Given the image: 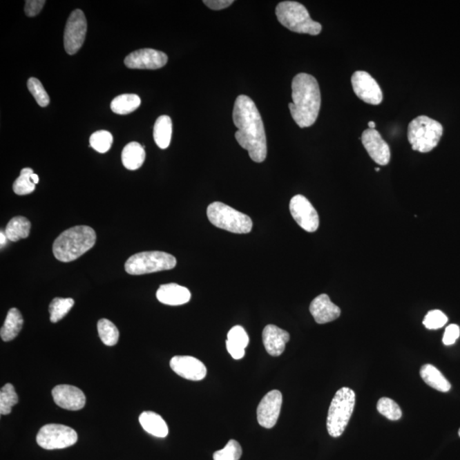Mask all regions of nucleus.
Wrapping results in <instances>:
<instances>
[{"instance_id": "1", "label": "nucleus", "mask_w": 460, "mask_h": 460, "mask_svg": "<svg viewBox=\"0 0 460 460\" xmlns=\"http://www.w3.org/2000/svg\"><path fill=\"white\" fill-rule=\"evenodd\" d=\"M236 126V138L249 153L254 162H264L267 157V141L260 113L249 97L240 95L236 98L233 111Z\"/></svg>"}, {"instance_id": "2", "label": "nucleus", "mask_w": 460, "mask_h": 460, "mask_svg": "<svg viewBox=\"0 0 460 460\" xmlns=\"http://www.w3.org/2000/svg\"><path fill=\"white\" fill-rule=\"evenodd\" d=\"M291 97L289 104L291 115L299 127L314 125L318 118L320 108V91L315 77L301 73L296 75L291 83Z\"/></svg>"}, {"instance_id": "3", "label": "nucleus", "mask_w": 460, "mask_h": 460, "mask_svg": "<svg viewBox=\"0 0 460 460\" xmlns=\"http://www.w3.org/2000/svg\"><path fill=\"white\" fill-rule=\"evenodd\" d=\"M97 235L89 226H75L65 230L53 243L55 258L61 262H69L76 260L96 243Z\"/></svg>"}, {"instance_id": "4", "label": "nucleus", "mask_w": 460, "mask_h": 460, "mask_svg": "<svg viewBox=\"0 0 460 460\" xmlns=\"http://www.w3.org/2000/svg\"><path fill=\"white\" fill-rule=\"evenodd\" d=\"M276 14L281 25L298 34L318 35L323 29L319 23L312 20L305 7L298 2H280L276 7Z\"/></svg>"}, {"instance_id": "5", "label": "nucleus", "mask_w": 460, "mask_h": 460, "mask_svg": "<svg viewBox=\"0 0 460 460\" xmlns=\"http://www.w3.org/2000/svg\"><path fill=\"white\" fill-rule=\"evenodd\" d=\"M443 134L441 124L425 115L412 119L408 128V138L412 148L421 153H428L436 148Z\"/></svg>"}, {"instance_id": "6", "label": "nucleus", "mask_w": 460, "mask_h": 460, "mask_svg": "<svg viewBox=\"0 0 460 460\" xmlns=\"http://www.w3.org/2000/svg\"><path fill=\"white\" fill-rule=\"evenodd\" d=\"M355 405L356 394L348 387H343L335 394L327 419V432L331 437L342 436L352 418Z\"/></svg>"}, {"instance_id": "7", "label": "nucleus", "mask_w": 460, "mask_h": 460, "mask_svg": "<svg viewBox=\"0 0 460 460\" xmlns=\"http://www.w3.org/2000/svg\"><path fill=\"white\" fill-rule=\"evenodd\" d=\"M207 218L216 227L235 233H247L253 229L249 216L222 202H213L207 207Z\"/></svg>"}, {"instance_id": "8", "label": "nucleus", "mask_w": 460, "mask_h": 460, "mask_svg": "<svg viewBox=\"0 0 460 460\" xmlns=\"http://www.w3.org/2000/svg\"><path fill=\"white\" fill-rule=\"evenodd\" d=\"M177 259L164 251H144L131 256L126 262V271L130 275L140 276L176 267Z\"/></svg>"}, {"instance_id": "9", "label": "nucleus", "mask_w": 460, "mask_h": 460, "mask_svg": "<svg viewBox=\"0 0 460 460\" xmlns=\"http://www.w3.org/2000/svg\"><path fill=\"white\" fill-rule=\"evenodd\" d=\"M36 441L42 448L54 450L73 446L78 441V434L70 427L49 423L39 430Z\"/></svg>"}, {"instance_id": "10", "label": "nucleus", "mask_w": 460, "mask_h": 460, "mask_svg": "<svg viewBox=\"0 0 460 460\" xmlns=\"http://www.w3.org/2000/svg\"><path fill=\"white\" fill-rule=\"evenodd\" d=\"M87 21L82 10H74L69 16L64 31V48L69 55H75L85 42Z\"/></svg>"}, {"instance_id": "11", "label": "nucleus", "mask_w": 460, "mask_h": 460, "mask_svg": "<svg viewBox=\"0 0 460 460\" xmlns=\"http://www.w3.org/2000/svg\"><path fill=\"white\" fill-rule=\"evenodd\" d=\"M290 213L294 220L305 231L312 233L319 228V215L304 195H295L290 202Z\"/></svg>"}, {"instance_id": "12", "label": "nucleus", "mask_w": 460, "mask_h": 460, "mask_svg": "<svg viewBox=\"0 0 460 460\" xmlns=\"http://www.w3.org/2000/svg\"><path fill=\"white\" fill-rule=\"evenodd\" d=\"M352 83L354 93L361 100L371 105L381 104L383 93L381 87L367 72L356 71L354 73Z\"/></svg>"}, {"instance_id": "13", "label": "nucleus", "mask_w": 460, "mask_h": 460, "mask_svg": "<svg viewBox=\"0 0 460 460\" xmlns=\"http://www.w3.org/2000/svg\"><path fill=\"white\" fill-rule=\"evenodd\" d=\"M281 405H282V395L279 390H271L265 395L258 407L259 425L266 429L273 428L278 421Z\"/></svg>"}, {"instance_id": "14", "label": "nucleus", "mask_w": 460, "mask_h": 460, "mask_svg": "<svg viewBox=\"0 0 460 460\" xmlns=\"http://www.w3.org/2000/svg\"><path fill=\"white\" fill-rule=\"evenodd\" d=\"M168 57L162 51L141 49L128 55L125 59L127 68L133 69H159L167 64Z\"/></svg>"}, {"instance_id": "15", "label": "nucleus", "mask_w": 460, "mask_h": 460, "mask_svg": "<svg viewBox=\"0 0 460 460\" xmlns=\"http://www.w3.org/2000/svg\"><path fill=\"white\" fill-rule=\"evenodd\" d=\"M361 142L372 160L378 165H388L390 160L389 145L375 129H367L361 135Z\"/></svg>"}, {"instance_id": "16", "label": "nucleus", "mask_w": 460, "mask_h": 460, "mask_svg": "<svg viewBox=\"0 0 460 460\" xmlns=\"http://www.w3.org/2000/svg\"><path fill=\"white\" fill-rule=\"evenodd\" d=\"M170 367L180 377L189 381H202L207 376L206 366L202 361L193 356H174L171 358Z\"/></svg>"}, {"instance_id": "17", "label": "nucleus", "mask_w": 460, "mask_h": 460, "mask_svg": "<svg viewBox=\"0 0 460 460\" xmlns=\"http://www.w3.org/2000/svg\"><path fill=\"white\" fill-rule=\"evenodd\" d=\"M55 403L67 410L77 411L85 407L86 398L82 390L75 386L61 385L52 390Z\"/></svg>"}, {"instance_id": "18", "label": "nucleus", "mask_w": 460, "mask_h": 460, "mask_svg": "<svg viewBox=\"0 0 460 460\" xmlns=\"http://www.w3.org/2000/svg\"><path fill=\"white\" fill-rule=\"evenodd\" d=\"M309 312L318 324L331 323L341 315V308L334 305L327 294H320L314 299L310 304Z\"/></svg>"}, {"instance_id": "19", "label": "nucleus", "mask_w": 460, "mask_h": 460, "mask_svg": "<svg viewBox=\"0 0 460 460\" xmlns=\"http://www.w3.org/2000/svg\"><path fill=\"white\" fill-rule=\"evenodd\" d=\"M289 341V334L275 325H268L262 331V343H264L266 352L270 356H280L286 349L287 343Z\"/></svg>"}, {"instance_id": "20", "label": "nucleus", "mask_w": 460, "mask_h": 460, "mask_svg": "<svg viewBox=\"0 0 460 460\" xmlns=\"http://www.w3.org/2000/svg\"><path fill=\"white\" fill-rule=\"evenodd\" d=\"M156 298L164 305L178 306L187 304L191 298V291L176 283L162 285L156 293Z\"/></svg>"}, {"instance_id": "21", "label": "nucleus", "mask_w": 460, "mask_h": 460, "mask_svg": "<svg viewBox=\"0 0 460 460\" xmlns=\"http://www.w3.org/2000/svg\"><path fill=\"white\" fill-rule=\"evenodd\" d=\"M140 422L142 428L153 437L164 438L169 433V429L162 416L153 412H144L140 415Z\"/></svg>"}, {"instance_id": "22", "label": "nucleus", "mask_w": 460, "mask_h": 460, "mask_svg": "<svg viewBox=\"0 0 460 460\" xmlns=\"http://www.w3.org/2000/svg\"><path fill=\"white\" fill-rule=\"evenodd\" d=\"M146 153L144 146L137 142H130L124 148L122 160L124 166L128 170L140 169L144 163Z\"/></svg>"}, {"instance_id": "23", "label": "nucleus", "mask_w": 460, "mask_h": 460, "mask_svg": "<svg viewBox=\"0 0 460 460\" xmlns=\"http://www.w3.org/2000/svg\"><path fill=\"white\" fill-rule=\"evenodd\" d=\"M23 318L21 312L16 308L9 310L3 326L0 331V336L3 341L9 342L17 337L23 326Z\"/></svg>"}, {"instance_id": "24", "label": "nucleus", "mask_w": 460, "mask_h": 460, "mask_svg": "<svg viewBox=\"0 0 460 460\" xmlns=\"http://www.w3.org/2000/svg\"><path fill=\"white\" fill-rule=\"evenodd\" d=\"M423 381L432 388L441 392H448L451 389L450 383L436 367L430 364L423 365L421 370Z\"/></svg>"}, {"instance_id": "25", "label": "nucleus", "mask_w": 460, "mask_h": 460, "mask_svg": "<svg viewBox=\"0 0 460 460\" xmlns=\"http://www.w3.org/2000/svg\"><path fill=\"white\" fill-rule=\"evenodd\" d=\"M173 135V122L169 116L162 115L157 119L153 126V140L159 148L166 149L169 147Z\"/></svg>"}, {"instance_id": "26", "label": "nucleus", "mask_w": 460, "mask_h": 460, "mask_svg": "<svg viewBox=\"0 0 460 460\" xmlns=\"http://www.w3.org/2000/svg\"><path fill=\"white\" fill-rule=\"evenodd\" d=\"M30 229L31 222L28 219L17 216L10 219L6 226L5 233L10 242H17L21 239L28 238Z\"/></svg>"}, {"instance_id": "27", "label": "nucleus", "mask_w": 460, "mask_h": 460, "mask_svg": "<svg viewBox=\"0 0 460 460\" xmlns=\"http://www.w3.org/2000/svg\"><path fill=\"white\" fill-rule=\"evenodd\" d=\"M141 99L136 94H123L111 102L112 111L117 115H129L140 107Z\"/></svg>"}, {"instance_id": "28", "label": "nucleus", "mask_w": 460, "mask_h": 460, "mask_svg": "<svg viewBox=\"0 0 460 460\" xmlns=\"http://www.w3.org/2000/svg\"><path fill=\"white\" fill-rule=\"evenodd\" d=\"M98 334L105 345L114 346L118 343L119 332L112 321L101 319L97 323Z\"/></svg>"}, {"instance_id": "29", "label": "nucleus", "mask_w": 460, "mask_h": 460, "mask_svg": "<svg viewBox=\"0 0 460 460\" xmlns=\"http://www.w3.org/2000/svg\"><path fill=\"white\" fill-rule=\"evenodd\" d=\"M74 305V299L55 298L49 307L50 320L51 323H57L63 319L70 312Z\"/></svg>"}, {"instance_id": "30", "label": "nucleus", "mask_w": 460, "mask_h": 460, "mask_svg": "<svg viewBox=\"0 0 460 460\" xmlns=\"http://www.w3.org/2000/svg\"><path fill=\"white\" fill-rule=\"evenodd\" d=\"M34 171L31 168H24L21 171L19 178L16 179L13 184V191L18 195H29L35 191V184L32 180V174Z\"/></svg>"}, {"instance_id": "31", "label": "nucleus", "mask_w": 460, "mask_h": 460, "mask_svg": "<svg viewBox=\"0 0 460 460\" xmlns=\"http://www.w3.org/2000/svg\"><path fill=\"white\" fill-rule=\"evenodd\" d=\"M18 403V396L12 383H6L0 392V414H10L13 406Z\"/></svg>"}, {"instance_id": "32", "label": "nucleus", "mask_w": 460, "mask_h": 460, "mask_svg": "<svg viewBox=\"0 0 460 460\" xmlns=\"http://www.w3.org/2000/svg\"><path fill=\"white\" fill-rule=\"evenodd\" d=\"M377 409L379 414L385 416L390 421H399L403 416L399 405L395 401L388 397H383L379 399L377 404Z\"/></svg>"}, {"instance_id": "33", "label": "nucleus", "mask_w": 460, "mask_h": 460, "mask_svg": "<svg viewBox=\"0 0 460 460\" xmlns=\"http://www.w3.org/2000/svg\"><path fill=\"white\" fill-rule=\"evenodd\" d=\"M114 142L112 134L107 131H98L90 137V147L98 153H107Z\"/></svg>"}, {"instance_id": "34", "label": "nucleus", "mask_w": 460, "mask_h": 460, "mask_svg": "<svg viewBox=\"0 0 460 460\" xmlns=\"http://www.w3.org/2000/svg\"><path fill=\"white\" fill-rule=\"evenodd\" d=\"M242 455V448L238 441L230 440L226 446L214 452V460H239Z\"/></svg>"}, {"instance_id": "35", "label": "nucleus", "mask_w": 460, "mask_h": 460, "mask_svg": "<svg viewBox=\"0 0 460 460\" xmlns=\"http://www.w3.org/2000/svg\"><path fill=\"white\" fill-rule=\"evenodd\" d=\"M28 88L40 107L45 108L50 104V97L38 79L30 78L28 82Z\"/></svg>"}, {"instance_id": "36", "label": "nucleus", "mask_w": 460, "mask_h": 460, "mask_svg": "<svg viewBox=\"0 0 460 460\" xmlns=\"http://www.w3.org/2000/svg\"><path fill=\"white\" fill-rule=\"evenodd\" d=\"M249 337H248L246 330L242 327L236 326L228 332V339L226 341V345L245 349L249 344Z\"/></svg>"}, {"instance_id": "37", "label": "nucleus", "mask_w": 460, "mask_h": 460, "mask_svg": "<svg viewBox=\"0 0 460 460\" xmlns=\"http://www.w3.org/2000/svg\"><path fill=\"white\" fill-rule=\"evenodd\" d=\"M448 316L441 310L434 309L427 313L423 324L427 329L437 330L445 326L448 323Z\"/></svg>"}, {"instance_id": "38", "label": "nucleus", "mask_w": 460, "mask_h": 460, "mask_svg": "<svg viewBox=\"0 0 460 460\" xmlns=\"http://www.w3.org/2000/svg\"><path fill=\"white\" fill-rule=\"evenodd\" d=\"M460 335L459 327L457 325L452 324L445 330L443 342L445 345H454Z\"/></svg>"}, {"instance_id": "39", "label": "nucleus", "mask_w": 460, "mask_h": 460, "mask_svg": "<svg viewBox=\"0 0 460 460\" xmlns=\"http://www.w3.org/2000/svg\"><path fill=\"white\" fill-rule=\"evenodd\" d=\"M44 0H28L26 1L25 13L28 17H35L41 12L43 7L46 5Z\"/></svg>"}, {"instance_id": "40", "label": "nucleus", "mask_w": 460, "mask_h": 460, "mask_svg": "<svg viewBox=\"0 0 460 460\" xmlns=\"http://www.w3.org/2000/svg\"><path fill=\"white\" fill-rule=\"evenodd\" d=\"M203 3L211 10H219L228 8L233 1V0H204Z\"/></svg>"}, {"instance_id": "41", "label": "nucleus", "mask_w": 460, "mask_h": 460, "mask_svg": "<svg viewBox=\"0 0 460 460\" xmlns=\"http://www.w3.org/2000/svg\"><path fill=\"white\" fill-rule=\"evenodd\" d=\"M0 239H1V242H0V243H1V248H2L3 246H5L6 243V240H8L7 239L6 233H3V231L0 233Z\"/></svg>"}, {"instance_id": "42", "label": "nucleus", "mask_w": 460, "mask_h": 460, "mask_svg": "<svg viewBox=\"0 0 460 460\" xmlns=\"http://www.w3.org/2000/svg\"><path fill=\"white\" fill-rule=\"evenodd\" d=\"M31 178L35 185L39 184V178L37 174L32 173Z\"/></svg>"}, {"instance_id": "43", "label": "nucleus", "mask_w": 460, "mask_h": 460, "mask_svg": "<svg viewBox=\"0 0 460 460\" xmlns=\"http://www.w3.org/2000/svg\"><path fill=\"white\" fill-rule=\"evenodd\" d=\"M368 126H370V129H375L376 124L374 122H370L368 123Z\"/></svg>"}, {"instance_id": "44", "label": "nucleus", "mask_w": 460, "mask_h": 460, "mask_svg": "<svg viewBox=\"0 0 460 460\" xmlns=\"http://www.w3.org/2000/svg\"><path fill=\"white\" fill-rule=\"evenodd\" d=\"M375 171H381V169H379V168H375Z\"/></svg>"}, {"instance_id": "45", "label": "nucleus", "mask_w": 460, "mask_h": 460, "mask_svg": "<svg viewBox=\"0 0 460 460\" xmlns=\"http://www.w3.org/2000/svg\"><path fill=\"white\" fill-rule=\"evenodd\" d=\"M459 436L460 437V429L459 430Z\"/></svg>"}]
</instances>
